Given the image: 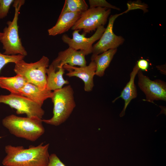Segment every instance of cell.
<instances>
[{
  "instance_id": "1",
  "label": "cell",
  "mask_w": 166,
  "mask_h": 166,
  "mask_svg": "<svg viewBox=\"0 0 166 166\" xmlns=\"http://www.w3.org/2000/svg\"><path fill=\"white\" fill-rule=\"evenodd\" d=\"M49 145L42 142L27 148L22 146L7 145L5 148L6 155L2 164L4 166H47Z\"/></svg>"
},
{
  "instance_id": "2",
  "label": "cell",
  "mask_w": 166,
  "mask_h": 166,
  "mask_svg": "<svg viewBox=\"0 0 166 166\" xmlns=\"http://www.w3.org/2000/svg\"><path fill=\"white\" fill-rule=\"evenodd\" d=\"M42 122V119L37 117H22L11 114L4 118L2 123L11 134L33 142L44 133Z\"/></svg>"
},
{
  "instance_id": "3",
  "label": "cell",
  "mask_w": 166,
  "mask_h": 166,
  "mask_svg": "<svg viewBox=\"0 0 166 166\" xmlns=\"http://www.w3.org/2000/svg\"><path fill=\"white\" fill-rule=\"evenodd\" d=\"M74 94L70 85L52 92L51 98L53 104V116L49 119H42V122L57 126L66 121L76 106Z\"/></svg>"
},
{
  "instance_id": "4",
  "label": "cell",
  "mask_w": 166,
  "mask_h": 166,
  "mask_svg": "<svg viewBox=\"0 0 166 166\" xmlns=\"http://www.w3.org/2000/svg\"><path fill=\"white\" fill-rule=\"evenodd\" d=\"M25 2L24 0H15L13 3L15 10L14 17L12 21L7 22V26L3 29L0 41L3 45V49L5 50L3 53L5 54H19L24 57L27 55L19 36L18 23L19 10Z\"/></svg>"
},
{
  "instance_id": "5",
  "label": "cell",
  "mask_w": 166,
  "mask_h": 166,
  "mask_svg": "<svg viewBox=\"0 0 166 166\" xmlns=\"http://www.w3.org/2000/svg\"><path fill=\"white\" fill-rule=\"evenodd\" d=\"M49 58L45 56L34 63H27L22 59L15 64L14 71L16 74L23 77L27 82L45 89L46 70L49 65Z\"/></svg>"
},
{
  "instance_id": "6",
  "label": "cell",
  "mask_w": 166,
  "mask_h": 166,
  "mask_svg": "<svg viewBox=\"0 0 166 166\" xmlns=\"http://www.w3.org/2000/svg\"><path fill=\"white\" fill-rule=\"evenodd\" d=\"M111 11V9L105 7L88 8L82 13L72 29L74 30L82 29L83 34L89 33L106 24Z\"/></svg>"
},
{
  "instance_id": "7",
  "label": "cell",
  "mask_w": 166,
  "mask_h": 166,
  "mask_svg": "<svg viewBox=\"0 0 166 166\" xmlns=\"http://www.w3.org/2000/svg\"><path fill=\"white\" fill-rule=\"evenodd\" d=\"M9 105L16 110L18 114H25L27 117H37L42 119L45 111L42 106L30 98L21 95L10 93L0 95V103Z\"/></svg>"
},
{
  "instance_id": "8",
  "label": "cell",
  "mask_w": 166,
  "mask_h": 166,
  "mask_svg": "<svg viewBox=\"0 0 166 166\" xmlns=\"http://www.w3.org/2000/svg\"><path fill=\"white\" fill-rule=\"evenodd\" d=\"M105 29L104 26H99L94 34L89 38L85 37L84 34H80V30H75L73 33L72 38L64 34L62 35L61 39L69 47L77 50H82L86 55L92 53L93 44L100 39Z\"/></svg>"
},
{
  "instance_id": "9",
  "label": "cell",
  "mask_w": 166,
  "mask_h": 166,
  "mask_svg": "<svg viewBox=\"0 0 166 166\" xmlns=\"http://www.w3.org/2000/svg\"><path fill=\"white\" fill-rule=\"evenodd\" d=\"M123 13L110 16L108 26L102 36L98 42L93 45L92 55H98L109 49H117L123 43L124 41L123 38L115 34L113 31L115 19Z\"/></svg>"
},
{
  "instance_id": "10",
  "label": "cell",
  "mask_w": 166,
  "mask_h": 166,
  "mask_svg": "<svg viewBox=\"0 0 166 166\" xmlns=\"http://www.w3.org/2000/svg\"><path fill=\"white\" fill-rule=\"evenodd\" d=\"M138 85L144 93L146 99L145 100L154 103V100H166V85L160 80L152 81L143 74L139 70L138 73Z\"/></svg>"
},
{
  "instance_id": "11",
  "label": "cell",
  "mask_w": 166,
  "mask_h": 166,
  "mask_svg": "<svg viewBox=\"0 0 166 166\" xmlns=\"http://www.w3.org/2000/svg\"><path fill=\"white\" fill-rule=\"evenodd\" d=\"M85 55L83 51L77 50L69 47L65 50L59 52L57 57L51 64L56 70L63 67L66 64L71 66H85L87 65Z\"/></svg>"
},
{
  "instance_id": "12",
  "label": "cell",
  "mask_w": 166,
  "mask_h": 166,
  "mask_svg": "<svg viewBox=\"0 0 166 166\" xmlns=\"http://www.w3.org/2000/svg\"><path fill=\"white\" fill-rule=\"evenodd\" d=\"M68 72L66 75L69 77H77L84 82V89L87 92L92 90L94 86L93 77L95 75L96 66L94 62L91 61L88 65L77 67L66 64L63 66Z\"/></svg>"
},
{
  "instance_id": "13",
  "label": "cell",
  "mask_w": 166,
  "mask_h": 166,
  "mask_svg": "<svg viewBox=\"0 0 166 166\" xmlns=\"http://www.w3.org/2000/svg\"><path fill=\"white\" fill-rule=\"evenodd\" d=\"M82 13L68 12L60 15L55 25L48 30V34L55 36L67 32L74 25Z\"/></svg>"
},
{
  "instance_id": "14",
  "label": "cell",
  "mask_w": 166,
  "mask_h": 166,
  "mask_svg": "<svg viewBox=\"0 0 166 166\" xmlns=\"http://www.w3.org/2000/svg\"><path fill=\"white\" fill-rule=\"evenodd\" d=\"M20 94L42 107L45 100L51 98L52 92L46 89H41L31 83L27 82L21 90Z\"/></svg>"
},
{
  "instance_id": "15",
  "label": "cell",
  "mask_w": 166,
  "mask_h": 166,
  "mask_svg": "<svg viewBox=\"0 0 166 166\" xmlns=\"http://www.w3.org/2000/svg\"><path fill=\"white\" fill-rule=\"evenodd\" d=\"M56 69L51 64L46 70L47 82L46 89L52 91L61 89L64 85L68 84L69 81L65 80L63 76L65 69L63 67Z\"/></svg>"
},
{
  "instance_id": "16",
  "label": "cell",
  "mask_w": 166,
  "mask_h": 166,
  "mask_svg": "<svg viewBox=\"0 0 166 166\" xmlns=\"http://www.w3.org/2000/svg\"><path fill=\"white\" fill-rule=\"evenodd\" d=\"M139 70L136 64L130 73V79L129 82L123 89L120 95L114 101V102L115 101L119 98H122L124 101V108L120 114V116L121 117L124 115L126 109L131 101L137 97V89L134 83V80Z\"/></svg>"
},
{
  "instance_id": "17",
  "label": "cell",
  "mask_w": 166,
  "mask_h": 166,
  "mask_svg": "<svg viewBox=\"0 0 166 166\" xmlns=\"http://www.w3.org/2000/svg\"><path fill=\"white\" fill-rule=\"evenodd\" d=\"M117 51V49H110L99 54L92 55L91 61L94 62L96 66L95 75L99 77L104 76Z\"/></svg>"
},
{
  "instance_id": "18",
  "label": "cell",
  "mask_w": 166,
  "mask_h": 166,
  "mask_svg": "<svg viewBox=\"0 0 166 166\" xmlns=\"http://www.w3.org/2000/svg\"><path fill=\"white\" fill-rule=\"evenodd\" d=\"M27 82L19 74L12 77L0 76V87L9 91L10 93L20 95L21 90Z\"/></svg>"
},
{
  "instance_id": "19",
  "label": "cell",
  "mask_w": 166,
  "mask_h": 166,
  "mask_svg": "<svg viewBox=\"0 0 166 166\" xmlns=\"http://www.w3.org/2000/svg\"><path fill=\"white\" fill-rule=\"evenodd\" d=\"M88 9L84 0H66L60 15L68 12L83 13Z\"/></svg>"
},
{
  "instance_id": "20",
  "label": "cell",
  "mask_w": 166,
  "mask_h": 166,
  "mask_svg": "<svg viewBox=\"0 0 166 166\" xmlns=\"http://www.w3.org/2000/svg\"><path fill=\"white\" fill-rule=\"evenodd\" d=\"M25 57L21 55H7L0 52V73L2 69L7 64L16 63L23 59Z\"/></svg>"
},
{
  "instance_id": "21",
  "label": "cell",
  "mask_w": 166,
  "mask_h": 166,
  "mask_svg": "<svg viewBox=\"0 0 166 166\" xmlns=\"http://www.w3.org/2000/svg\"><path fill=\"white\" fill-rule=\"evenodd\" d=\"M14 0H0V19L6 17Z\"/></svg>"
},
{
  "instance_id": "22",
  "label": "cell",
  "mask_w": 166,
  "mask_h": 166,
  "mask_svg": "<svg viewBox=\"0 0 166 166\" xmlns=\"http://www.w3.org/2000/svg\"><path fill=\"white\" fill-rule=\"evenodd\" d=\"M89 2L90 8L101 7L111 9H113L117 10H120L119 8L112 5L105 0H89Z\"/></svg>"
},
{
  "instance_id": "23",
  "label": "cell",
  "mask_w": 166,
  "mask_h": 166,
  "mask_svg": "<svg viewBox=\"0 0 166 166\" xmlns=\"http://www.w3.org/2000/svg\"><path fill=\"white\" fill-rule=\"evenodd\" d=\"M47 166H66L54 153L49 155Z\"/></svg>"
},
{
  "instance_id": "24",
  "label": "cell",
  "mask_w": 166,
  "mask_h": 166,
  "mask_svg": "<svg viewBox=\"0 0 166 166\" xmlns=\"http://www.w3.org/2000/svg\"><path fill=\"white\" fill-rule=\"evenodd\" d=\"M136 64L139 70L144 71H147L149 67L148 61L144 59H140L137 61Z\"/></svg>"
},
{
  "instance_id": "25",
  "label": "cell",
  "mask_w": 166,
  "mask_h": 166,
  "mask_svg": "<svg viewBox=\"0 0 166 166\" xmlns=\"http://www.w3.org/2000/svg\"><path fill=\"white\" fill-rule=\"evenodd\" d=\"M2 35H3L2 32H0V41H1Z\"/></svg>"
}]
</instances>
